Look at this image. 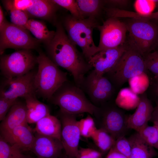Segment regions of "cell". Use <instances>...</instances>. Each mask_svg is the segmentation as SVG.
Segmentation results:
<instances>
[{
  "label": "cell",
  "instance_id": "1",
  "mask_svg": "<svg viewBox=\"0 0 158 158\" xmlns=\"http://www.w3.org/2000/svg\"><path fill=\"white\" fill-rule=\"evenodd\" d=\"M55 25L54 36L46 46L47 56L57 66L70 72L74 83L80 88L85 75L92 68L70 39L62 23L57 22Z\"/></svg>",
  "mask_w": 158,
  "mask_h": 158
},
{
  "label": "cell",
  "instance_id": "2",
  "mask_svg": "<svg viewBox=\"0 0 158 158\" xmlns=\"http://www.w3.org/2000/svg\"><path fill=\"white\" fill-rule=\"evenodd\" d=\"M49 101L58 106L60 110L74 114L87 113L97 116L100 109L88 100L81 88L68 80L55 92Z\"/></svg>",
  "mask_w": 158,
  "mask_h": 158
},
{
  "label": "cell",
  "instance_id": "3",
  "mask_svg": "<svg viewBox=\"0 0 158 158\" xmlns=\"http://www.w3.org/2000/svg\"><path fill=\"white\" fill-rule=\"evenodd\" d=\"M37 62L38 68L35 79L36 94L49 101L55 92L68 81L67 73L41 51L37 56Z\"/></svg>",
  "mask_w": 158,
  "mask_h": 158
},
{
  "label": "cell",
  "instance_id": "4",
  "mask_svg": "<svg viewBox=\"0 0 158 158\" xmlns=\"http://www.w3.org/2000/svg\"><path fill=\"white\" fill-rule=\"evenodd\" d=\"M61 23L70 39L81 48L88 61L100 51L98 47L95 45L93 37L94 29L99 25L97 19L88 18L79 19L69 14L63 18Z\"/></svg>",
  "mask_w": 158,
  "mask_h": 158
},
{
  "label": "cell",
  "instance_id": "5",
  "mask_svg": "<svg viewBox=\"0 0 158 158\" xmlns=\"http://www.w3.org/2000/svg\"><path fill=\"white\" fill-rule=\"evenodd\" d=\"M124 23L129 33V43L142 55L157 47L158 24L154 21L129 18Z\"/></svg>",
  "mask_w": 158,
  "mask_h": 158
},
{
  "label": "cell",
  "instance_id": "6",
  "mask_svg": "<svg viewBox=\"0 0 158 158\" xmlns=\"http://www.w3.org/2000/svg\"><path fill=\"white\" fill-rule=\"evenodd\" d=\"M127 45L118 63L106 74L112 83L119 86L147 70L143 55L129 43Z\"/></svg>",
  "mask_w": 158,
  "mask_h": 158
},
{
  "label": "cell",
  "instance_id": "7",
  "mask_svg": "<svg viewBox=\"0 0 158 158\" xmlns=\"http://www.w3.org/2000/svg\"><path fill=\"white\" fill-rule=\"evenodd\" d=\"M37 63V56L31 50H18L11 54L1 55L0 68L6 79H11L24 75L33 70Z\"/></svg>",
  "mask_w": 158,
  "mask_h": 158
},
{
  "label": "cell",
  "instance_id": "8",
  "mask_svg": "<svg viewBox=\"0 0 158 158\" xmlns=\"http://www.w3.org/2000/svg\"><path fill=\"white\" fill-rule=\"evenodd\" d=\"M41 42L32 37L27 29L8 23L0 32V54L9 48L36 49Z\"/></svg>",
  "mask_w": 158,
  "mask_h": 158
},
{
  "label": "cell",
  "instance_id": "9",
  "mask_svg": "<svg viewBox=\"0 0 158 158\" xmlns=\"http://www.w3.org/2000/svg\"><path fill=\"white\" fill-rule=\"evenodd\" d=\"M97 28L100 32L98 47L100 51L116 48L125 44L127 28L124 22L118 18H108Z\"/></svg>",
  "mask_w": 158,
  "mask_h": 158
},
{
  "label": "cell",
  "instance_id": "10",
  "mask_svg": "<svg viewBox=\"0 0 158 158\" xmlns=\"http://www.w3.org/2000/svg\"><path fill=\"white\" fill-rule=\"evenodd\" d=\"M37 71L32 70L19 77L5 78L1 83L0 97L17 99L19 97L24 98L28 96L36 95L35 79Z\"/></svg>",
  "mask_w": 158,
  "mask_h": 158
},
{
  "label": "cell",
  "instance_id": "11",
  "mask_svg": "<svg viewBox=\"0 0 158 158\" xmlns=\"http://www.w3.org/2000/svg\"><path fill=\"white\" fill-rule=\"evenodd\" d=\"M76 115L60 110L58 112L62 126L61 141L65 153L74 158L78 153L81 136Z\"/></svg>",
  "mask_w": 158,
  "mask_h": 158
},
{
  "label": "cell",
  "instance_id": "12",
  "mask_svg": "<svg viewBox=\"0 0 158 158\" xmlns=\"http://www.w3.org/2000/svg\"><path fill=\"white\" fill-rule=\"evenodd\" d=\"M85 77L80 88L96 106L111 97L113 87L112 83L107 77L97 75L93 69Z\"/></svg>",
  "mask_w": 158,
  "mask_h": 158
},
{
  "label": "cell",
  "instance_id": "13",
  "mask_svg": "<svg viewBox=\"0 0 158 158\" xmlns=\"http://www.w3.org/2000/svg\"><path fill=\"white\" fill-rule=\"evenodd\" d=\"M127 47L125 43L116 48L101 50L90 58L88 62L97 74L103 76L116 66Z\"/></svg>",
  "mask_w": 158,
  "mask_h": 158
},
{
  "label": "cell",
  "instance_id": "14",
  "mask_svg": "<svg viewBox=\"0 0 158 158\" xmlns=\"http://www.w3.org/2000/svg\"><path fill=\"white\" fill-rule=\"evenodd\" d=\"M102 128L116 140L125 136L127 129V117L119 109L114 107L108 108L102 114Z\"/></svg>",
  "mask_w": 158,
  "mask_h": 158
},
{
  "label": "cell",
  "instance_id": "15",
  "mask_svg": "<svg viewBox=\"0 0 158 158\" xmlns=\"http://www.w3.org/2000/svg\"><path fill=\"white\" fill-rule=\"evenodd\" d=\"M31 151L38 158H59L63 147L61 140L35 133Z\"/></svg>",
  "mask_w": 158,
  "mask_h": 158
},
{
  "label": "cell",
  "instance_id": "16",
  "mask_svg": "<svg viewBox=\"0 0 158 158\" xmlns=\"http://www.w3.org/2000/svg\"><path fill=\"white\" fill-rule=\"evenodd\" d=\"M154 108L145 94L140 98L138 105L134 112L127 117V122L128 129L138 132L148 125L151 120Z\"/></svg>",
  "mask_w": 158,
  "mask_h": 158
},
{
  "label": "cell",
  "instance_id": "17",
  "mask_svg": "<svg viewBox=\"0 0 158 158\" xmlns=\"http://www.w3.org/2000/svg\"><path fill=\"white\" fill-rule=\"evenodd\" d=\"M33 131L27 123L1 134L0 136L7 142L22 151L31 150L35 138Z\"/></svg>",
  "mask_w": 158,
  "mask_h": 158
},
{
  "label": "cell",
  "instance_id": "18",
  "mask_svg": "<svg viewBox=\"0 0 158 158\" xmlns=\"http://www.w3.org/2000/svg\"><path fill=\"white\" fill-rule=\"evenodd\" d=\"M27 123L25 103L17 101L11 107L4 118L1 121L0 126V134L7 132Z\"/></svg>",
  "mask_w": 158,
  "mask_h": 158
},
{
  "label": "cell",
  "instance_id": "19",
  "mask_svg": "<svg viewBox=\"0 0 158 158\" xmlns=\"http://www.w3.org/2000/svg\"><path fill=\"white\" fill-rule=\"evenodd\" d=\"M58 6L53 0H32V5L24 11L29 18L55 21Z\"/></svg>",
  "mask_w": 158,
  "mask_h": 158
},
{
  "label": "cell",
  "instance_id": "20",
  "mask_svg": "<svg viewBox=\"0 0 158 158\" xmlns=\"http://www.w3.org/2000/svg\"><path fill=\"white\" fill-rule=\"evenodd\" d=\"M61 127L60 120L50 114L36 123L34 131L40 134L56 138L61 140Z\"/></svg>",
  "mask_w": 158,
  "mask_h": 158
},
{
  "label": "cell",
  "instance_id": "21",
  "mask_svg": "<svg viewBox=\"0 0 158 158\" xmlns=\"http://www.w3.org/2000/svg\"><path fill=\"white\" fill-rule=\"evenodd\" d=\"M27 110L28 123H36L44 117L50 114L48 106L39 101L36 95L28 96L24 98Z\"/></svg>",
  "mask_w": 158,
  "mask_h": 158
},
{
  "label": "cell",
  "instance_id": "22",
  "mask_svg": "<svg viewBox=\"0 0 158 158\" xmlns=\"http://www.w3.org/2000/svg\"><path fill=\"white\" fill-rule=\"evenodd\" d=\"M128 139L131 146L129 158H153L157 155L154 148L142 138L137 132Z\"/></svg>",
  "mask_w": 158,
  "mask_h": 158
},
{
  "label": "cell",
  "instance_id": "23",
  "mask_svg": "<svg viewBox=\"0 0 158 158\" xmlns=\"http://www.w3.org/2000/svg\"><path fill=\"white\" fill-rule=\"evenodd\" d=\"M25 28L46 46L53 39L55 32V31L49 30L42 21L32 19L29 20Z\"/></svg>",
  "mask_w": 158,
  "mask_h": 158
},
{
  "label": "cell",
  "instance_id": "24",
  "mask_svg": "<svg viewBox=\"0 0 158 158\" xmlns=\"http://www.w3.org/2000/svg\"><path fill=\"white\" fill-rule=\"evenodd\" d=\"M81 13L85 18L97 19L105 4L104 0H77Z\"/></svg>",
  "mask_w": 158,
  "mask_h": 158
},
{
  "label": "cell",
  "instance_id": "25",
  "mask_svg": "<svg viewBox=\"0 0 158 158\" xmlns=\"http://www.w3.org/2000/svg\"><path fill=\"white\" fill-rule=\"evenodd\" d=\"M91 138L102 155L108 153L113 147L116 141L112 136L101 128L97 129Z\"/></svg>",
  "mask_w": 158,
  "mask_h": 158
},
{
  "label": "cell",
  "instance_id": "26",
  "mask_svg": "<svg viewBox=\"0 0 158 158\" xmlns=\"http://www.w3.org/2000/svg\"><path fill=\"white\" fill-rule=\"evenodd\" d=\"M2 2L6 9L10 13L11 23L25 29L26 25L29 19L27 14L24 11L14 8L10 0H2Z\"/></svg>",
  "mask_w": 158,
  "mask_h": 158
},
{
  "label": "cell",
  "instance_id": "27",
  "mask_svg": "<svg viewBox=\"0 0 158 158\" xmlns=\"http://www.w3.org/2000/svg\"><path fill=\"white\" fill-rule=\"evenodd\" d=\"M20 149L6 141L0 136V158H34L23 153Z\"/></svg>",
  "mask_w": 158,
  "mask_h": 158
},
{
  "label": "cell",
  "instance_id": "28",
  "mask_svg": "<svg viewBox=\"0 0 158 158\" xmlns=\"http://www.w3.org/2000/svg\"><path fill=\"white\" fill-rule=\"evenodd\" d=\"M137 132L147 143L158 150V132L154 125H147Z\"/></svg>",
  "mask_w": 158,
  "mask_h": 158
},
{
  "label": "cell",
  "instance_id": "29",
  "mask_svg": "<svg viewBox=\"0 0 158 158\" xmlns=\"http://www.w3.org/2000/svg\"><path fill=\"white\" fill-rule=\"evenodd\" d=\"M78 124L81 136L85 138H91L97 129L94 119L89 115L78 121Z\"/></svg>",
  "mask_w": 158,
  "mask_h": 158
},
{
  "label": "cell",
  "instance_id": "30",
  "mask_svg": "<svg viewBox=\"0 0 158 158\" xmlns=\"http://www.w3.org/2000/svg\"><path fill=\"white\" fill-rule=\"evenodd\" d=\"M59 6H61L68 10L70 15L77 19L85 18L80 11L77 0H53Z\"/></svg>",
  "mask_w": 158,
  "mask_h": 158
},
{
  "label": "cell",
  "instance_id": "31",
  "mask_svg": "<svg viewBox=\"0 0 158 158\" xmlns=\"http://www.w3.org/2000/svg\"><path fill=\"white\" fill-rule=\"evenodd\" d=\"M155 7L153 0H136L134 3L136 13L139 14L146 15L153 13Z\"/></svg>",
  "mask_w": 158,
  "mask_h": 158
},
{
  "label": "cell",
  "instance_id": "32",
  "mask_svg": "<svg viewBox=\"0 0 158 158\" xmlns=\"http://www.w3.org/2000/svg\"><path fill=\"white\" fill-rule=\"evenodd\" d=\"M147 70L158 76V50L143 55Z\"/></svg>",
  "mask_w": 158,
  "mask_h": 158
},
{
  "label": "cell",
  "instance_id": "33",
  "mask_svg": "<svg viewBox=\"0 0 158 158\" xmlns=\"http://www.w3.org/2000/svg\"><path fill=\"white\" fill-rule=\"evenodd\" d=\"M112 148L128 158H129L131 150V145L128 138H126L125 136H121L117 138Z\"/></svg>",
  "mask_w": 158,
  "mask_h": 158
},
{
  "label": "cell",
  "instance_id": "34",
  "mask_svg": "<svg viewBox=\"0 0 158 158\" xmlns=\"http://www.w3.org/2000/svg\"><path fill=\"white\" fill-rule=\"evenodd\" d=\"M17 101V99H10L0 97V121L4 118L11 107Z\"/></svg>",
  "mask_w": 158,
  "mask_h": 158
},
{
  "label": "cell",
  "instance_id": "35",
  "mask_svg": "<svg viewBox=\"0 0 158 158\" xmlns=\"http://www.w3.org/2000/svg\"><path fill=\"white\" fill-rule=\"evenodd\" d=\"M102 156L98 150L90 148H80L76 158H100Z\"/></svg>",
  "mask_w": 158,
  "mask_h": 158
},
{
  "label": "cell",
  "instance_id": "36",
  "mask_svg": "<svg viewBox=\"0 0 158 158\" xmlns=\"http://www.w3.org/2000/svg\"><path fill=\"white\" fill-rule=\"evenodd\" d=\"M13 7L16 9L24 11L32 4V0H10Z\"/></svg>",
  "mask_w": 158,
  "mask_h": 158
},
{
  "label": "cell",
  "instance_id": "37",
  "mask_svg": "<svg viewBox=\"0 0 158 158\" xmlns=\"http://www.w3.org/2000/svg\"><path fill=\"white\" fill-rule=\"evenodd\" d=\"M104 1L105 5H110L112 6L111 7L116 8L126 6L129 2V1L126 0H110Z\"/></svg>",
  "mask_w": 158,
  "mask_h": 158
},
{
  "label": "cell",
  "instance_id": "38",
  "mask_svg": "<svg viewBox=\"0 0 158 158\" xmlns=\"http://www.w3.org/2000/svg\"><path fill=\"white\" fill-rule=\"evenodd\" d=\"M134 17L135 18L158 21V11L146 15H140L135 13L134 15Z\"/></svg>",
  "mask_w": 158,
  "mask_h": 158
},
{
  "label": "cell",
  "instance_id": "39",
  "mask_svg": "<svg viewBox=\"0 0 158 158\" xmlns=\"http://www.w3.org/2000/svg\"><path fill=\"white\" fill-rule=\"evenodd\" d=\"M151 89L153 96L157 100L158 104V76H154L151 85Z\"/></svg>",
  "mask_w": 158,
  "mask_h": 158
},
{
  "label": "cell",
  "instance_id": "40",
  "mask_svg": "<svg viewBox=\"0 0 158 158\" xmlns=\"http://www.w3.org/2000/svg\"><path fill=\"white\" fill-rule=\"evenodd\" d=\"M105 158H128L113 148L108 152Z\"/></svg>",
  "mask_w": 158,
  "mask_h": 158
},
{
  "label": "cell",
  "instance_id": "41",
  "mask_svg": "<svg viewBox=\"0 0 158 158\" xmlns=\"http://www.w3.org/2000/svg\"><path fill=\"white\" fill-rule=\"evenodd\" d=\"M8 22L6 20L2 8L0 6V32L1 31Z\"/></svg>",
  "mask_w": 158,
  "mask_h": 158
},
{
  "label": "cell",
  "instance_id": "42",
  "mask_svg": "<svg viewBox=\"0 0 158 158\" xmlns=\"http://www.w3.org/2000/svg\"><path fill=\"white\" fill-rule=\"evenodd\" d=\"M151 120L158 122V104H157L155 107L154 108Z\"/></svg>",
  "mask_w": 158,
  "mask_h": 158
},
{
  "label": "cell",
  "instance_id": "43",
  "mask_svg": "<svg viewBox=\"0 0 158 158\" xmlns=\"http://www.w3.org/2000/svg\"><path fill=\"white\" fill-rule=\"evenodd\" d=\"M59 158H74L68 156L65 153L61 155Z\"/></svg>",
  "mask_w": 158,
  "mask_h": 158
},
{
  "label": "cell",
  "instance_id": "44",
  "mask_svg": "<svg viewBox=\"0 0 158 158\" xmlns=\"http://www.w3.org/2000/svg\"><path fill=\"white\" fill-rule=\"evenodd\" d=\"M154 125L157 128L158 132V122L156 121H152Z\"/></svg>",
  "mask_w": 158,
  "mask_h": 158
},
{
  "label": "cell",
  "instance_id": "45",
  "mask_svg": "<svg viewBox=\"0 0 158 158\" xmlns=\"http://www.w3.org/2000/svg\"><path fill=\"white\" fill-rule=\"evenodd\" d=\"M154 1V2L155 5V6H158V0H153Z\"/></svg>",
  "mask_w": 158,
  "mask_h": 158
},
{
  "label": "cell",
  "instance_id": "46",
  "mask_svg": "<svg viewBox=\"0 0 158 158\" xmlns=\"http://www.w3.org/2000/svg\"><path fill=\"white\" fill-rule=\"evenodd\" d=\"M100 158H102V156Z\"/></svg>",
  "mask_w": 158,
  "mask_h": 158
},
{
  "label": "cell",
  "instance_id": "47",
  "mask_svg": "<svg viewBox=\"0 0 158 158\" xmlns=\"http://www.w3.org/2000/svg\"><path fill=\"white\" fill-rule=\"evenodd\" d=\"M158 45H157V47H158Z\"/></svg>",
  "mask_w": 158,
  "mask_h": 158
}]
</instances>
